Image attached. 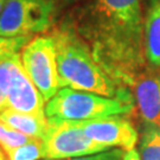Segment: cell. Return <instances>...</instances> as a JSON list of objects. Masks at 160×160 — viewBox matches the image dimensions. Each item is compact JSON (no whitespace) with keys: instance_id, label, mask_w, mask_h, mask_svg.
Masks as SVG:
<instances>
[{"instance_id":"obj_4","label":"cell","mask_w":160,"mask_h":160,"mask_svg":"<svg viewBox=\"0 0 160 160\" xmlns=\"http://www.w3.org/2000/svg\"><path fill=\"white\" fill-rule=\"evenodd\" d=\"M56 16V0H6L0 13V37L44 33Z\"/></svg>"},{"instance_id":"obj_11","label":"cell","mask_w":160,"mask_h":160,"mask_svg":"<svg viewBox=\"0 0 160 160\" xmlns=\"http://www.w3.org/2000/svg\"><path fill=\"white\" fill-rule=\"evenodd\" d=\"M0 120L14 131L31 139H43L48 128V119L37 115L6 109L0 113Z\"/></svg>"},{"instance_id":"obj_1","label":"cell","mask_w":160,"mask_h":160,"mask_svg":"<svg viewBox=\"0 0 160 160\" xmlns=\"http://www.w3.org/2000/svg\"><path fill=\"white\" fill-rule=\"evenodd\" d=\"M94 18L97 63L115 82L134 84L147 62L142 0H96Z\"/></svg>"},{"instance_id":"obj_15","label":"cell","mask_w":160,"mask_h":160,"mask_svg":"<svg viewBox=\"0 0 160 160\" xmlns=\"http://www.w3.org/2000/svg\"><path fill=\"white\" fill-rule=\"evenodd\" d=\"M31 38H32V36L0 37V63L12 55L19 53Z\"/></svg>"},{"instance_id":"obj_7","label":"cell","mask_w":160,"mask_h":160,"mask_svg":"<svg viewBox=\"0 0 160 160\" xmlns=\"http://www.w3.org/2000/svg\"><path fill=\"white\" fill-rule=\"evenodd\" d=\"M4 92L6 95L7 109L46 118L45 100L25 72L20 59V52L14 56Z\"/></svg>"},{"instance_id":"obj_6","label":"cell","mask_w":160,"mask_h":160,"mask_svg":"<svg viewBox=\"0 0 160 160\" xmlns=\"http://www.w3.org/2000/svg\"><path fill=\"white\" fill-rule=\"evenodd\" d=\"M45 159L67 160L112 149L87 135L78 121L49 120L42 139Z\"/></svg>"},{"instance_id":"obj_17","label":"cell","mask_w":160,"mask_h":160,"mask_svg":"<svg viewBox=\"0 0 160 160\" xmlns=\"http://www.w3.org/2000/svg\"><path fill=\"white\" fill-rule=\"evenodd\" d=\"M123 160H141V158H140V154H139V152L137 149L133 148L125 152Z\"/></svg>"},{"instance_id":"obj_12","label":"cell","mask_w":160,"mask_h":160,"mask_svg":"<svg viewBox=\"0 0 160 160\" xmlns=\"http://www.w3.org/2000/svg\"><path fill=\"white\" fill-rule=\"evenodd\" d=\"M138 152L141 160H160V127L143 125Z\"/></svg>"},{"instance_id":"obj_14","label":"cell","mask_w":160,"mask_h":160,"mask_svg":"<svg viewBox=\"0 0 160 160\" xmlns=\"http://www.w3.org/2000/svg\"><path fill=\"white\" fill-rule=\"evenodd\" d=\"M30 140L32 139L14 131L13 128L7 126L5 122L0 120V146L2 147L4 151L18 147L23 143L29 142Z\"/></svg>"},{"instance_id":"obj_8","label":"cell","mask_w":160,"mask_h":160,"mask_svg":"<svg viewBox=\"0 0 160 160\" xmlns=\"http://www.w3.org/2000/svg\"><path fill=\"white\" fill-rule=\"evenodd\" d=\"M78 122L90 139L109 148L118 147L129 151L135 148L139 142L140 137L137 128L122 115H112Z\"/></svg>"},{"instance_id":"obj_10","label":"cell","mask_w":160,"mask_h":160,"mask_svg":"<svg viewBox=\"0 0 160 160\" xmlns=\"http://www.w3.org/2000/svg\"><path fill=\"white\" fill-rule=\"evenodd\" d=\"M143 46L147 63L160 68V0H147L143 12Z\"/></svg>"},{"instance_id":"obj_18","label":"cell","mask_w":160,"mask_h":160,"mask_svg":"<svg viewBox=\"0 0 160 160\" xmlns=\"http://www.w3.org/2000/svg\"><path fill=\"white\" fill-rule=\"evenodd\" d=\"M7 109V103H6V95L0 88V113Z\"/></svg>"},{"instance_id":"obj_22","label":"cell","mask_w":160,"mask_h":160,"mask_svg":"<svg viewBox=\"0 0 160 160\" xmlns=\"http://www.w3.org/2000/svg\"><path fill=\"white\" fill-rule=\"evenodd\" d=\"M43 160H52V159H43Z\"/></svg>"},{"instance_id":"obj_21","label":"cell","mask_w":160,"mask_h":160,"mask_svg":"<svg viewBox=\"0 0 160 160\" xmlns=\"http://www.w3.org/2000/svg\"><path fill=\"white\" fill-rule=\"evenodd\" d=\"M158 77H159V83H160V72L158 74Z\"/></svg>"},{"instance_id":"obj_2","label":"cell","mask_w":160,"mask_h":160,"mask_svg":"<svg viewBox=\"0 0 160 160\" xmlns=\"http://www.w3.org/2000/svg\"><path fill=\"white\" fill-rule=\"evenodd\" d=\"M52 36L56 45L61 88L68 87L132 101L128 92L118 88L116 82L97 63L87 44L72 30H57Z\"/></svg>"},{"instance_id":"obj_5","label":"cell","mask_w":160,"mask_h":160,"mask_svg":"<svg viewBox=\"0 0 160 160\" xmlns=\"http://www.w3.org/2000/svg\"><path fill=\"white\" fill-rule=\"evenodd\" d=\"M22 64L45 102L61 89L57 53L52 34L32 37L20 51Z\"/></svg>"},{"instance_id":"obj_20","label":"cell","mask_w":160,"mask_h":160,"mask_svg":"<svg viewBox=\"0 0 160 160\" xmlns=\"http://www.w3.org/2000/svg\"><path fill=\"white\" fill-rule=\"evenodd\" d=\"M5 2H6V0H0V13H1L4 6H5Z\"/></svg>"},{"instance_id":"obj_16","label":"cell","mask_w":160,"mask_h":160,"mask_svg":"<svg viewBox=\"0 0 160 160\" xmlns=\"http://www.w3.org/2000/svg\"><path fill=\"white\" fill-rule=\"evenodd\" d=\"M125 152L126 151L121 148H112L108 151L100 152V153H95V154H89L67 160H123Z\"/></svg>"},{"instance_id":"obj_19","label":"cell","mask_w":160,"mask_h":160,"mask_svg":"<svg viewBox=\"0 0 160 160\" xmlns=\"http://www.w3.org/2000/svg\"><path fill=\"white\" fill-rule=\"evenodd\" d=\"M0 160H7V157H6L5 151L2 149V147L0 146Z\"/></svg>"},{"instance_id":"obj_9","label":"cell","mask_w":160,"mask_h":160,"mask_svg":"<svg viewBox=\"0 0 160 160\" xmlns=\"http://www.w3.org/2000/svg\"><path fill=\"white\" fill-rule=\"evenodd\" d=\"M133 86L135 101L143 122L160 127V83L158 75L142 72Z\"/></svg>"},{"instance_id":"obj_3","label":"cell","mask_w":160,"mask_h":160,"mask_svg":"<svg viewBox=\"0 0 160 160\" xmlns=\"http://www.w3.org/2000/svg\"><path fill=\"white\" fill-rule=\"evenodd\" d=\"M132 109L133 101L63 87L46 102L45 114L49 120L87 121L112 115H125Z\"/></svg>"},{"instance_id":"obj_13","label":"cell","mask_w":160,"mask_h":160,"mask_svg":"<svg viewBox=\"0 0 160 160\" xmlns=\"http://www.w3.org/2000/svg\"><path fill=\"white\" fill-rule=\"evenodd\" d=\"M7 160H43L45 159L42 139H32L29 142L5 151Z\"/></svg>"}]
</instances>
